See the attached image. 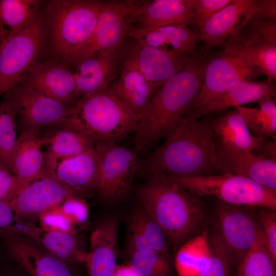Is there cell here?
I'll return each mask as SVG.
<instances>
[{"instance_id": "6da1fadb", "label": "cell", "mask_w": 276, "mask_h": 276, "mask_svg": "<svg viewBox=\"0 0 276 276\" xmlns=\"http://www.w3.org/2000/svg\"><path fill=\"white\" fill-rule=\"evenodd\" d=\"M208 51L190 55L181 68L156 91L139 117L134 139L137 152L168 137L191 111L212 57Z\"/></svg>"}, {"instance_id": "7a4b0ae2", "label": "cell", "mask_w": 276, "mask_h": 276, "mask_svg": "<svg viewBox=\"0 0 276 276\" xmlns=\"http://www.w3.org/2000/svg\"><path fill=\"white\" fill-rule=\"evenodd\" d=\"M217 150L210 121L198 120L192 113L139 164L137 171L148 177L209 176L219 174L216 166Z\"/></svg>"}, {"instance_id": "3957f363", "label": "cell", "mask_w": 276, "mask_h": 276, "mask_svg": "<svg viewBox=\"0 0 276 276\" xmlns=\"http://www.w3.org/2000/svg\"><path fill=\"white\" fill-rule=\"evenodd\" d=\"M136 189L142 207L159 224L177 250L198 229L204 218L200 197L168 176L148 177Z\"/></svg>"}, {"instance_id": "277c9868", "label": "cell", "mask_w": 276, "mask_h": 276, "mask_svg": "<svg viewBox=\"0 0 276 276\" xmlns=\"http://www.w3.org/2000/svg\"><path fill=\"white\" fill-rule=\"evenodd\" d=\"M103 1L50 0L44 18L56 57L75 66L91 44Z\"/></svg>"}, {"instance_id": "5b68a950", "label": "cell", "mask_w": 276, "mask_h": 276, "mask_svg": "<svg viewBox=\"0 0 276 276\" xmlns=\"http://www.w3.org/2000/svg\"><path fill=\"white\" fill-rule=\"evenodd\" d=\"M138 117L111 88L81 97L73 113L62 124L87 135L96 144L116 143L135 132Z\"/></svg>"}, {"instance_id": "8992f818", "label": "cell", "mask_w": 276, "mask_h": 276, "mask_svg": "<svg viewBox=\"0 0 276 276\" xmlns=\"http://www.w3.org/2000/svg\"><path fill=\"white\" fill-rule=\"evenodd\" d=\"M168 177L199 197L212 196L232 204L276 210V191L242 176L223 173Z\"/></svg>"}, {"instance_id": "52a82bcc", "label": "cell", "mask_w": 276, "mask_h": 276, "mask_svg": "<svg viewBox=\"0 0 276 276\" xmlns=\"http://www.w3.org/2000/svg\"><path fill=\"white\" fill-rule=\"evenodd\" d=\"M45 37L40 15L22 30L9 35L0 51V97L20 83L39 60Z\"/></svg>"}, {"instance_id": "ba28073f", "label": "cell", "mask_w": 276, "mask_h": 276, "mask_svg": "<svg viewBox=\"0 0 276 276\" xmlns=\"http://www.w3.org/2000/svg\"><path fill=\"white\" fill-rule=\"evenodd\" d=\"M217 46L247 59L266 75L268 80H275V20L251 17L238 33Z\"/></svg>"}, {"instance_id": "9c48e42d", "label": "cell", "mask_w": 276, "mask_h": 276, "mask_svg": "<svg viewBox=\"0 0 276 276\" xmlns=\"http://www.w3.org/2000/svg\"><path fill=\"white\" fill-rule=\"evenodd\" d=\"M256 208L220 200L216 205L214 227L236 268L263 233Z\"/></svg>"}, {"instance_id": "30bf717a", "label": "cell", "mask_w": 276, "mask_h": 276, "mask_svg": "<svg viewBox=\"0 0 276 276\" xmlns=\"http://www.w3.org/2000/svg\"><path fill=\"white\" fill-rule=\"evenodd\" d=\"M4 97L14 108L21 129L41 130L61 125L75 109V105H65L24 83L18 84Z\"/></svg>"}, {"instance_id": "8fae6325", "label": "cell", "mask_w": 276, "mask_h": 276, "mask_svg": "<svg viewBox=\"0 0 276 276\" xmlns=\"http://www.w3.org/2000/svg\"><path fill=\"white\" fill-rule=\"evenodd\" d=\"M94 148L100 165L98 191L105 200L121 199L129 192L137 172V152L111 142L97 143Z\"/></svg>"}, {"instance_id": "7c38bea8", "label": "cell", "mask_w": 276, "mask_h": 276, "mask_svg": "<svg viewBox=\"0 0 276 276\" xmlns=\"http://www.w3.org/2000/svg\"><path fill=\"white\" fill-rule=\"evenodd\" d=\"M261 74L250 62L235 53L223 51L212 56L192 109L223 94L239 82L251 81Z\"/></svg>"}, {"instance_id": "4fadbf2b", "label": "cell", "mask_w": 276, "mask_h": 276, "mask_svg": "<svg viewBox=\"0 0 276 276\" xmlns=\"http://www.w3.org/2000/svg\"><path fill=\"white\" fill-rule=\"evenodd\" d=\"M119 53L120 59L134 66L157 90L181 68L191 55L159 50L129 36Z\"/></svg>"}, {"instance_id": "5bb4252c", "label": "cell", "mask_w": 276, "mask_h": 276, "mask_svg": "<svg viewBox=\"0 0 276 276\" xmlns=\"http://www.w3.org/2000/svg\"><path fill=\"white\" fill-rule=\"evenodd\" d=\"M74 196L77 195L72 190L44 170L41 176L16 193L9 205L15 217L32 221L43 212Z\"/></svg>"}, {"instance_id": "9a60e30c", "label": "cell", "mask_w": 276, "mask_h": 276, "mask_svg": "<svg viewBox=\"0 0 276 276\" xmlns=\"http://www.w3.org/2000/svg\"><path fill=\"white\" fill-rule=\"evenodd\" d=\"M21 83L67 106H74L79 100L73 72L57 58L38 60Z\"/></svg>"}, {"instance_id": "2e32d148", "label": "cell", "mask_w": 276, "mask_h": 276, "mask_svg": "<svg viewBox=\"0 0 276 276\" xmlns=\"http://www.w3.org/2000/svg\"><path fill=\"white\" fill-rule=\"evenodd\" d=\"M130 26L129 1H103L94 36L84 58L102 51H118L128 36Z\"/></svg>"}, {"instance_id": "e0dca14e", "label": "cell", "mask_w": 276, "mask_h": 276, "mask_svg": "<svg viewBox=\"0 0 276 276\" xmlns=\"http://www.w3.org/2000/svg\"><path fill=\"white\" fill-rule=\"evenodd\" d=\"M17 233L48 253L68 263H85L87 251L76 233L45 230L34 222L15 217Z\"/></svg>"}, {"instance_id": "ac0fdd59", "label": "cell", "mask_w": 276, "mask_h": 276, "mask_svg": "<svg viewBox=\"0 0 276 276\" xmlns=\"http://www.w3.org/2000/svg\"><path fill=\"white\" fill-rule=\"evenodd\" d=\"M196 0L129 1L131 23L137 27L151 28L171 25L189 26L194 23Z\"/></svg>"}, {"instance_id": "d6986e66", "label": "cell", "mask_w": 276, "mask_h": 276, "mask_svg": "<svg viewBox=\"0 0 276 276\" xmlns=\"http://www.w3.org/2000/svg\"><path fill=\"white\" fill-rule=\"evenodd\" d=\"M11 257L31 276H75L68 263L48 253L20 234L5 236Z\"/></svg>"}, {"instance_id": "ffe728a7", "label": "cell", "mask_w": 276, "mask_h": 276, "mask_svg": "<svg viewBox=\"0 0 276 276\" xmlns=\"http://www.w3.org/2000/svg\"><path fill=\"white\" fill-rule=\"evenodd\" d=\"M83 198L98 191L100 180L99 156L94 148L58 162L53 174Z\"/></svg>"}, {"instance_id": "44dd1931", "label": "cell", "mask_w": 276, "mask_h": 276, "mask_svg": "<svg viewBox=\"0 0 276 276\" xmlns=\"http://www.w3.org/2000/svg\"><path fill=\"white\" fill-rule=\"evenodd\" d=\"M120 61L118 50L100 51L78 61L73 74L79 100L111 84Z\"/></svg>"}, {"instance_id": "7402d4cb", "label": "cell", "mask_w": 276, "mask_h": 276, "mask_svg": "<svg viewBox=\"0 0 276 276\" xmlns=\"http://www.w3.org/2000/svg\"><path fill=\"white\" fill-rule=\"evenodd\" d=\"M257 0H232L200 28V40L207 49L238 33L251 18Z\"/></svg>"}, {"instance_id": "603a6c76", "label": "cell", "mask_w": 276, "mask_h": 276, "mask_svg": "<svg viewBox=\"0 0 276 276\" xmlns=\"http://www.w3.org/2000/svg\"><path fill=\"white\" fill-rule=\"evenodd\" d=\"M216 166L219 174L229 173L249 179L276 191V162L251 152L217 151Z\"/></svg>"}, {"instance_id": "cb8c5ba5", "label": "cell", "mask_w": 276, "mask_h": 276, "mask_svg": "<svg viewBox=\"0 0 276 276\" xmlns=\"http://www.w3.org/2000/svg\"><path fill=\"white\" fill-rule=\"evenodd\" d=\"M118 235V220L113 217L104 220L93 232L85 261L89 276H113Z\"/></svg>"}, {"instance_id": "d4e9b609", "label": "cell", "mask_w": 276, "mask_h": 276, "mask_svg": "<svg viewBox=\"0 0 276 276\" xmlns=\"http://www.w3.org/2000/svg\"><path fill=\"white\" fill-rule=\"evenodd\" d=\"M40 131L23 129L18 136L13 157V173L17 179L15 194L44 172V152L41 150L43 145Z\"/></svg>"}, {"instance_id": "484cf974", "label": "cell", "mask_w": 276, "mask_h": 276, "mask_svg": "<svg viewBox=\"0 0 276 276\" xmlns=\"http://www.w3.org/2000/svg\"><path fill=\"white\" fill-rule=\"evenodd\" d=\"M41 137L47 150L44 152L43 169L53 174L60 160L79 154L93 148L95 143L87 135L73 128L61 125L47 129Z\"/></svg>"}, {"instance_id": "4316f807", "label": "cell", "mask_w": 276, "mask_h": 276, "mask_svg": "<svg viewBox=\"0 0 276 276\" xmlns=\"http://www.w3.org/2000/svg\"><path fill=\"white\" fill-rule=\"evenodd\" d=\"M274 80L242 81L226 91L205 104L191 110L194 117H200L231 107L241 106L251 102L258 103L266 99H275Z\"/></svg>"}, {"instance_id": "83f0119b", "label": "cell", "mask_w": 276, "mask_h": 276, "mask_svg": "<svg viewBox=\"0 0 276 276\" xmlns=\"http://www.w3.org/2000/svg\"><path fill=\"white\" fill-rule=\"evenodd\" d=\"M210 122L217 151L252 152L260 143L236 109Z\"/></svg>"}, {"instance_id": "f1b7e54d", "label": "cell", "mask_w": 276, "mask_h": 276, "mask_svg": "<svg viewBox=\"0 0 276 276\" xmlns=\"http://www.w3.org/2000/svg\"><path fill=\"white\" fill-rule=\"evenodd\" d=\"M119 76L110 86L139 117L143 113L157 90L133 65L122 60Z\"/></svg>"}, {"instance_id": "f546056e", "label": "cell", "mask_w": 276, "mask_h": 276, "mask_svg": "<svg viewBox=\"0 0 276 276\" xmlns=\"http://www.w3.org/2000/svg\"><path fill=\"white\" fill-rule=\"evenodd\" d=\"M171 243L167 235L143 208L136 210L129 223L127 236L128 254L153 249L168 254Z\"/></svg>"}, {"instance_id": "4dcf8cb0", "label": "cell", "mask_w": 276, "mask_h": 276, "mask_svg": "<svg viewBox=\"0 0 276 276\" xmlns=\"http://www.w3.org/2000/svg\"><path fill=\"white\" fill-rule=\"evenodd\" d=\"M209 233L203 231L177 250L175 267L178 276H199L211 257Z\"/></svg>"}, {"instance_id": "1f68e13d", "label": "cell", "mask_w": 276, "mask_h": 276, "mask_svg": "<svg viewBox=\"0 0 276 276\" xmlns=\"http://www.w3.org/2000/svg\"><path fill=\"white\" fill-rule=\"evenodd\" d=\"M248 128L259 139L276 137V105L275 99H266L258 103V107H235Z\"/></svg>"}, {"instance_id": "d6a6232c", "label": "cell", "mask_w": 276, "mask_h": 276, "mask_svg": "<svg viewBox=\"0 0 276 276\" xmlns=\"http://www.w3.org/2000/svg\"><path fill=\"white\" fill-rule=\"evenodd\" d=\"M42 1L0 0V22L12 35L33 22L39 15Z\"/></svg>"}, {"instance_id": "836d02e7", "label": "cell", "mask_w": 276, "mask_h": 276, "mask_svg": "<svg viewBox=\"0 0 276 276\" xmlns=\"http://www.w3.org/2000/svg\"><path fill=\"white\" fill-rule=\"evenodd\" d=\"M17 121L14 108L4 97L0 101V163L12 173L13 157L18 139Z\"/></svg>"}, {"instance_id": "e575fe53", "label": "cell", "mask_w": 276, "mask_h": 276, "mask_svg": "<svg viewBox=\"0 0 276 276\" xmlns=\"http://www.w3.org/2000/svg\"><path fill=\"white\" fill-rule=\"evenodd\" d=\"M237 268V276H275L276 263L266 247L263 233Z\"/></svg>"}, {"instance_id": "d590c367", "label": "cell", "mask_w": 276, "mask_h": 276, "mask_svg": "<svg viewBox=\"0 0 276 276\" xmlns=\"http://www.w3.org/2000/svg\"><path fill=\"white\" fill-rule=\"evenodd\" d=\"M129 263L140 276H170L171 271L168 254L153 250H142L129 253Z\"/></svg>"}, {"instance_id": "8d00e7d4", "label": "cell", "mask_w": 276, "mask_h": 276, "mask_svg": "<svg viewBox=\"0 0 276 276\" xmlns=\"http://www.w3.org/2000/svg\"><path fill=\"white\" fill-rule=\"evenodd\" d=\"M128 36L142 43L159 50L189 54L187 48L181 42L170 35L159 31L154 27L141 28L130 26Z\"/></svg>"}, {"instance_id": "74e56055", "label": "cell", "mask_w": 276, "mask_h": 276, "mask_svg": "<svg viewBox=\"0 0 276 276\" xmlns=\"http://www.w3.org/2000/svg\"><path fill=\"white\" fill-rule=\"evenodd\" d=\"M209 241L211 257L199 276H232L235 267L215 227Z\"/></svg>"}, {"instance_id": "f35d334b", "label": "cell", "mask_w": 276, "mask_h": 276, "mask_svg": "<svg viewBox=\"0 0 276 276\" xmlns=\"http://www.w3.org/2000/svg\"><path fill=\"white\" fill-rule=\"evenodd\" d=\"M39 225L51 231L76 233V226L62 211L60 205L42 213L38 217Z\"/></svg>"}, {"instance_id": "ab89813d", "label": "cell", "mask_w": 276, "mask_h": 276, "mask_svg": "<svg viewBox=\"0 0 276 276\" xmlns=\"http://www.w3.org/2000/svg\"><path fill=\"white\" fill-rule=\"evenodd\" d=\"M256 212L261 225L266 247L276 263V212L275 210L257 207Z\"/></svg>"}, {"instance_id": "60d3db41", "label": "cell", "mask_w": 276, "mask_h": 276, "mask_svg": "<svg viewBox=\"0 0 276 276\" xmlns=\"http://www.w3.org/2000/svg\"><path fill=\"white\" fill-rule=\"evenodd\" d=\"M60 207L76 226L84 224L88 218V205L83 198L72 196L64 200Z\"/></svg>"}, {"instance_id": "b9f144b4", "label": "cell", "mask_w": 276, "mask_h": 276, "mask_svg": "<svg viewBox=\"0 0 276 276\" xmlns=\"http://www.w3.org/2000/svg\"><path fill=\"white\" fill-rule=\"evenodd\" d=\"M232 0H196L193 9L194 23L200 28Z\"/></svg>"}, {"instance_id": "7bdbcfd3", "label": "cell", "mask_w": 276, "mask_h": 276, "mask_svg": "<svg viewBox=\"0 0 276 276\" xmlns=\"http://www.w3.org/2000/svg\"><path fill=\"white\" fill-rule=\"evenodd\" d=\"M17 188L16 176L7 167L0 163V202L9 203Z\"/></svg>"}, {"instance_id": "ee69618b", "label": "cell", "mask_w": 276, "mask_h": 276, "mask_svg": "<svg viewBox=\"0 0 276 276\" xmlns=\"http://www.w3.org/2000/svg\"><path fill=\"white\" fill-rule=\"evenodd\" d=\"M17 234L14 212L9 203L0 202V234L7 236Z\"/></svg>"}, {"instance_id": "f6af8a7d", "label": "cell", "mask_w": 276, "mask_h": 276, "mask_svg": "<svg viewBox=\"0 0 276 276\" xmlns=\"http://www.w3.org/2000/svg\"><path fill=\"white\" fill-rule=\"evenodd\" d=\"M251 17L266 18L275 20L276 1L257 0L255 10Z\"/></svg>"}, {"instance_id": "bcb514c9", "label": "cell", "mask_w": 276, "mask_h": 276, "mask_svg": "<svg viewBox=\"0 0 276 276\" xmlns=\"http://www.w3.org/2000/svg\"><path fill=\"white\" fill-rule=\"evenodd\" d=\"M252 153L267 159L276 162V142L273 139H261L260 143Z\"/></svg>"}, {"instance_id": "7dc6e473", "label": "cell", "mask_w": 276, "mask_h": 276, "mask_svg": "<svg viewBox=\"0 0 276 276\" xmlns=\"http://www.w3.org/2000/svg\"><path fill=\"white\" fill-rule=\"evenodd\" d=\"M113 276H140L128 264L117 265Z\"/></svg>"}, {"instance_id": "c3c4849f", "label": "cell", "mask_w": 276, "mask_h": 276, "mask_svg": "<svg viewBox=\"0 0 276 276\" xmlns=\"http://www.w3.org/2000/svg\"><path fill=\"white\" fill-rule=\"evenodd\" d=\"M9 31L0 22V51L7 39Z\"/></svg>"}]
</instances>
